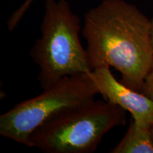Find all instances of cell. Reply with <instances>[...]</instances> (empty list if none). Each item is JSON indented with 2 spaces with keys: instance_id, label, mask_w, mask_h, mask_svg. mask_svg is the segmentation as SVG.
Here are the masks:
<instances>
[{
  "instance_id": "6da1fadb",
  "label": "cell",
  "mask_w": 153,
  "mask_h": 153,
  "mask_svg": "<svg viewBox=\"0 0 153 153\" xmlns=\"http://www.w3.org/2000/svg\"><path fill=\"white\" fill-rule=\"evenodd\" d=\"M82 35L91 70L112 67L142 93L153 67L150 19L124 0H103L85 14Z\"/></svg>"
},
{
  "instance_id": "7a4b0ae2",
  "label": "cell",
  "mask_w": 153,
  "mask_h": 153,
  "mask_svg": "<svg viewBox=\"0 0 153 153\" xmlns=\"http://www.w3.org/2000/svg\"><path fill=\"white\" fill-rule=\"evenodd\" d=\"M126 123L125 110L94 99L47 120L30 135L29 147L45 153H91L108 131Z\"/></svg>"
},
{
  "instance_id": "3957f363",
  "label": "cell",
  "mask_w": 153,
  "mask_h": 153,
  "mask_svg": "<svg viewBox=\"0 0 153 153\" xmlns=\"http://www.w3.org/2000/svg\"><path fill=\"white\" fill-rule=\"evenodd\" d=\"M80 30L79 17L66 0L45 1L41 37L30 51L39 68L38 79L43 89L66 76L92 71Z\"/></svg>"
},
{
  "instance_id": "277c9868",
  "label": "cell",
  "mask_w": 153,
  "mask_h": 153,
  "mask_svg": "<svg viewBox=\"0 0 153 153\" xmlns=\"http://www.w3.org/2000/svg\"><path fill=\"white\" fill-rule=\"evenodd\" d=\"M99 94L90 72L66 76L1 114L0 135L29 147L30 135L47 120L65 108L94 99Z\"/></svg>"
},
{
  "instance_id": "5b68a950",
  "label": "cell",
  "mask_w": 153,
  "mask_h": 153,
  "mask_svg": "<svg viewBox=\"0 0 153 153\" xmlns=\"http://www.w3.org/2000/svg\"><path fill=\"white\" fill-rule=\"evenodd\" d=\"M99 94L112 104L131 114L137 123L151 128L153 125V101L143 93L118 81L110 68H99L90 72Z\"/></svg>"
},
{
  "instance_id": "8992f818",
  "label": "cell",
  "mask_w": 153,
  "mask_h": 153,
  "mask_svg": "<svg viewBox=\"0 0 153 153\" xmlns=\"http://www.w3.org/2000/svg\"><path fill=\"white\" fill-rule=\"evenodd\" d=\"M111 153H153V139L150 127L132 119L125 135Z\"/></svg>"
},
{
  "instance_id": "52a82bcc",
  "label": "cell",
  "mask_w": 153,
  "mask_h": 153,
  "mask_svg": "<svg viewBox=\"0 0 153 153\" xmlns=\"http://www.w3.org/2000/svg\"><path fill=\"white\" fill-rule=\"evenodd\" d=\"M35 0H25L24 2L22 3V5L18 9H16L12 14L9 17L8 21H7V28L8 29L11 31V30H14L18 26V24L20 23L23 17L27 11L29 9L30 7L31 6L32 4Z\"/></svg>"
},
{
  "instance_id": "ba28073f",
  "label": "cell",
  "mask_w": 153,
  "mask_h": 153,
  "mask_svg": "<svg viewBox=\"0 0 153 153\" xmlns=\"http://www.w3.org/2000/svg\"><path fill=\"white\" fill-rule=\"evenodd\" d=\"M142 93L153 101V69L145 78Z\"/></svg>"
},
{
  "instance_id": "9c48e42d",
  "label": "cell",
  "mask_w": 153,
  "mask_h": 153,
  "mask_svg": "<svg viewBox=\"0 0 153 153\" xmlns=\"http://www.w3.org/2000/svg\"><path fill=\"white\" fill-rule=\"evenodd\" d=\"M151 21V38H152V43L153 47V18L150 19Z\"/></svg>"
},
{
  "instance_id": "30bf717a",
  "label": "cell",
  "mask_w": 153,
  "mask_h": 153,
  "mask_svg": "<svg viewBox=\"0 0 153 153\" xmlns=\"http://www.w3.org/2000/svg\"><path fill=\"white\" fill-rule=\"evenodd\" d=\"M150 130H151V133H152V139H153V125L151 126Z\"/></svg>"
},
{
  "instance_id": "8fae6325",
  "label": "cell",
  "mask_w": 153,
  "mask_h": 153,
  "mask_svg": "<svg viewBox=\"0 0 153 153\" xmlns=\"http://www.w3.org/2000/svg\"><path fill=\"white\" fill-rule=\"evenodd\" d=\"M152 69H153V67H152Z\"/></svg>"
}]
</instances>
